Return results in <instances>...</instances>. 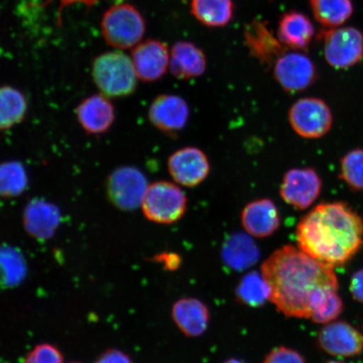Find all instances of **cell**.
I'll return each mask as SVG.
<instances>
[{
  "label": "cell",
  "instance_id": "1",
  "mask_svg": "<svg viewBox=\"0 0 363 363\" xmlns=\"http://www.w3.org/2000/svg\"><path fill=\"white\" fill-rule=\"evenodd\" d=\"M262 274L271 289L270 301L288 317L310 319L311 301L317 292L326 287L339 288L334 267L291 245L276 250L263 262Z\"/></svg>",
  "mask_w": 363,
  "mask_h": 363
},
{
  "label": "cell",
  "instance_id": "2",
  "mask_svg": "<svg viewBox=\"0 0 363 363\" xmlns=\"http://www.w3.org/2000/svg\"><path fill=\"white\" fill-rule=\"evenodd\" d=\"M296 240L314 259L342 266L363 247V220L346 203L318 204L298 222Z\"/></svg>",
  "mask_w": 363,
  "mask_h": 363
},
{
  "label": "cell",
  "instance_id": "3",
  "mask_svg": "<svg viewBox=\"0 0 363 363\" xmlns=\"http://www.w3.org/2000/svg\"><path fill=\"white\" fill-rule=\"evenodd\" d=\"M92 78L99 93L110 99L129 96L138 88V78L133 59L121 50L95 57Z\"/></svg>",
  "mask_w": 363,
  "mask_h": 363
},
{
  "label": "cell",
  "instance_id": "4",
  "mask_svg": "<svg viewBox=\"0 0 363 363\" xmlns=\"http://www.w3.org/2000/svg\"><path fill=\"white\" fill-rule=\"evenodd\" d=\"M101 30L106 42L122 51L134 48L140 43L146 33V22L131 4H121L104 13Z\"/></svg>",
  "mask_w": 363,
  "mask_h": 363
},
{
  "label": "cell",
  "instance_id": "5",
  "mask_svg": "<svg viewBox=\"0 0 363 363\" xmlns=\"http://www.w3.org/2000/svg\"><path fill=\"white\" fill-rule=\"evenodd\" d=\"M187 206V197L178 185L167 181H157L148 186L140 207L148 220L170 225L182 219Z\"/></svg>",
  "mask_w": 363,
  "mask_h": 363
},
{
  "label": "cell",
  "instance_id": "6",
  "mask_svg": "<svg viewBox=\"0 0 363 363\" xmlns=\"http://www.w3.org/2000/svg\"><path fill=\"white\" fill-rule=\"evenodd\" d=\"M324 56L337 70L348 69L363 60V35L354 27L345 26L322 31Z\"/></svg>",
  "mask_w": 363,
  "mask_h": 363
},
{
  "label": "cell",
  "instance_id": "7",
  "mask_svg": "<svg viewBox=\"0 0 363 363\" xmlns=\"http://www.w3.org/2000/svg\"><path fill=\"white\" fill-rule=\"evenodd\" d=\"M289 121L294 133L306 139H319L329 133L333 115L323 99L306 97L298 99L289 111Z\"/></svg>",
  "mask_w": 363,
  "mask_h": 363
},
{
  "label": "cell",
  "instance_id": "8",
  "mask_svg": "<svg viewBox=\"0 0 363 363\" xmlns=\"http://www.w3.org/2000/svg\"><path fill=\"white\" fill-rule=\"evenodd\" d=\"M148 182L142 171L133 166H122L108 175L106 194L113 206L133 211L142 206Z\"/></svg>",
  "mask_w": 363,
  "mask_h": 363
},
{
  "label": "cell",
  "instance_id": "9",
  "mask_svg": "<svg viewBox=\"0 0 363 363\" xmlns=\"http://www.w3.org/2000/svg\"><path fill=\"white\" fill-rule=\"evenodd\" d=\"M274 77L285 92L301 93L315 83L316 67L303 52L287 50L274 62Z\"/></svg>",
  "mask_w": 363,
  "mask_h": 363
},
{
  "label": "cell",
  "instance_id": "10",
  "mask_svg": "<svg viewBox=\"0 0 363 363\" xmlns=\"http://www.w3.org/2000/svg\"><path fill=\"white\" fill-rule=\"evenodd\" d=\"M322 180L311 167L293 169L286 172L279 194L286 203L295 210L303 211L311 207L319 198Z\"/></svg>",
  "mask_w": 363,
  "mask_h": 363
},
{
  "label": "cell",
  "instance_id": "11",
  "mask_svg": "<svg viewBox=\"0 0 363 363\" xmlns=\"http://www.w3.org/2000/svg\"><path fill=\"white\" fill-rule=\"evenodd\" d=\"M148 118L161 133L175 138L188 124L189 104L179 95H158L149 107Z\"/></svg>",
  "mask_w": 363,
  "mask_h": 363
},
{
  "label": "cell",
  "instance_id": "12",
  "mask_svg": "<svg viewBox=\"0 0 363 363\" xmlns=\"http://www.w3.org/2000/svg\"><path fill=\"white\" fill-rule=\"evenodd\" d=\"M167 169L177 184L193 188L207 179L211 164L202 150L187 147L172 154L167 161Z\"/></svg>",
  "mask_w": 363,
  "mask_h": 363
},
{
  "label": "cell",
  "instance_id": "13",
  "mask_svg": "<svg viewBox=\"0 0 363 363\" xmlns=\"http://www.w3.org/2000/svg\"><path fill=\"white\" fill-rule=\"evenodd\" d=\"M130 57L138 79L144 83L161 79L169 67L167 45L157 40L149 39L136 45Z\"/></svg>",
  "mask_w": 363,
  "mask_h": 363
},
{
  "label": "cell",
  "instance_id": "14",
  "mask_svg": "<svg viewBox=\"0 0 363 363\" xmlns=\"http://www.w3.org/2000/svg\"><path fill=\"white\" fill-rule=\"evenodd\" d=\"M318 343L330 355L352 357L362 352L363 335L347 322H330L320 331Z\"/></svg>",
  "mask_w": 363,
  "mask_h": 363
},
{
  "label": "cell",
  "instance_id": "15",
  "mask_svg": "<svg viewBox=\"0 0 363 363\" xmlns=\"http://www.w3.org/2000/svg\"><path fill=\"white\" fill-rule=\"evenodd\" d=\"M77 121L84 133L91 135L106 134L116 121V108L110 98L102 94L90 95L75 111Z\"/></svg>",
  "mask_w": 363,
  "mask_h": 363
},
{
  "label": "cell",
  "instance_id": "16",
  "mask_svg": "<svg viewBox=\"0 0 363 363\" xmlns=\"http://www.w3.org/2000/svg\"><path fill=\"white\" fill-rule=\"evenodd\" d=\"M22 220L30 237L40 240H48L55 235L60 226V208L45 199H35L26 204Z\"/></svg>",
  "mask_w": 363,
  "mask_h": 363
},
{
  "label": "cell",
  "instance_id": "17",
  "mask_svg": "<svg viewBox=\"0 0 363 363\" xmlns=\"http://www.w3.org/2000/svg\"><path fill=\"white\" fill-rule=\"evenodd\" d=\"M240 219L247 233L256 238L271 237L281 225L279 208L270 199H256L247 203Z\"/></svg>",
  "mask_w": 363,
  "mask_h": 363
},
{
  "label": "cell",
  "instance_id": "18",
  "mask_svg": "<svg viewBox=\"0 0 363 363\" xmlns=\"http://www.w3.org/2000/svg\"><path fill=\"white\" fill-rule=\"evenodd\" d=\"M244 36L250 54L263 67L274 66L277 59L288 50L260 21H254L247 26Z\"/></svg>",
  "mask_w": 363,
  "mask_h": 363
},
{
  "label": "cell",
  "instance_id": "19",
  "mask_svg": "<svg viewBox=\"0 0 363 363\" xmlns=\"http://www.w3.org/2000/svg\"><path fill=\"white\" fill-rule=\"evenodd\" d=\"M172 318L187 337H201L210 323V311L206 303L195 298H184L174 303Z\"/></svg>",
  "mask_w": 363,
  "mask_h": 363
},
{
  "label": "cell",
  "instance_id": "20",
  "mask_svg": "<svg viewBox=\"0 0 363 363\" xmlns=\"http://www.w3.org/2000/svg\"><path fill=\"white\" fill-rule=\"evenodd\" d=\"M206 57L203 50L192 43H176L172 48L169 68L172 76L182 80L198 78L206 69Z\"/></svg>",
  "mask_w": 363,
  "mask_h": 363
},
{
  "label": "cell",
  "instance_id": "21",
  "mask_svg": "<svg viewBox=\"0 0 363 363\" xmlns=\"http://www.w3.org/2000/svg\"><path fill=\"white\" fill-rule=\"evenodd\" d=\"M315 27L308 16L298 11L284 13L279 23L277 35L285 48L306 51L315 35Z\"/></svg>",
  "mask_w": 363,
  "mask_h": 363
},
{
  "label": "cell",
  "instance_id": "22",
  "mask_svg": "<svg viewBox=\"0 0 363 363\" xmlns=\"http://www.w3.org/2000/svg\"><path fill=\"white\" fill-rule=\"evenodd\" d=\"M222 260L235 271H243L252 267L259 259L260 252L257 244L247 234L230 235L222 246Z\"/></svg>",
  "mask_w": 363,
  "mask_h": 363
},
{
  "label": "cell",
  "instance_id": "23",
  "mask_svg": "<svg viewBox=\"0 0 363 363\" xmlns=\"http://www.w3.org/2000/svg\"><path fill=\"white\" fill-rule=\"evenodd\" d=\"M29 102L23 91L13 86L0 85V131L13 128L25 121Z\"/></svg>",
  "mask_w": 363,
  "mask_h": 363
},
{
  "label": "cell",
  "instance_id": "24",
  "mask_svg": "<svg viewBox=\"0 0 363 363\" xmlns=\"http://www.w3.org/2000/svg\"><path fill=\"white\" fill-rule=\"evenodd\" d=\"M191 13L195 19L208 27L225 26L233 20V0H192Z\"/></svg>",
  "mask_w": 363,
  "mask_h": 363
},
{
  "label": "cell",
  "instance_id": "25",
  "mask_svg": "<svg viewBox=\"0 0 363 363\" xmlns=\"http://www.w3.org/2000/svg\"><path fill=\"white\" fill-rule=\"evenodd\" d=\"M310 4L315 19L326 29L342 26L353 13L352 0H311Z\"/></svg>",
  "mask_w": 363,
  "mask_h": 363
},
{
  "label": "cell",
  "instance_id": "26",
  "mask_svg": "<svg viewBox=\"0 0 363 363\" xmlns=\"http://www.w3.org/2000/svg\"><path fill=\"white\" fill-rule=\"evenodd\" d=\"M26 275V261L20 250L8 245L0 247V289L17 287Z\"/></svg>",
  "mask_w": 363,
  "mask_h": 363
},
{
  "label": "cell",
  "instance_id": "27",
  "mask_svg": "<svg viewBox=\"0 0 363 363\" xmlns=\"http://www.w3.org/2000/svg\"><path fill=\"white\" fill-rule=\"evenodd\" d=\"M235 296L242 305L258 308L264 306L269 301L271 289L262 274L257 272H251L240 281L235 289Z\"/></svg>",
  "mask_w": 363,
  "mask_h": 363
},
{
  "label": "cell",
  "instance_id": "28",
  "mask_svg": "<svg viewBox=\"0 0 363 363\" xmlns=\"http://www.w3.org/2000/svg\"><path fill=\"white\" fill-rule=\"evenodd\" d=\"M338 289L326 287L318 291L311 305L310 319L312 321L328 324L340 315L343 311V302L339 296Z\"/></svg>",
  "mask_w": 363,
  "mask_h": 363
},
{
  "label": "cell",
  "instance_id": "29",
  "mask_svg": "<svg viewBox=\"0 0 363 363\" xmlns=\"http://www.w3.org/2000/svg\"><path fill=\"white\" fill-rule=\"evenodd\" d=\"M29 184V177L21 162L7 161L0 163V197L13 199L21 196Z\"/></svg>",
  "mask_w": 363,
  "mask_h": 363
},
{
  "label": "cell",
  "instance_id": "30",
  "mask_svg": "<svg viewBox=\"0 0 363 363\" xmlns=\"http://www.w3.org/2000/svg\"><path fill=\"white\" fill-rule=\"evenodd\" d=\"M339 177L353 191L363 193V148L353 149L340 159Z\"/></svg>",
  "mask_w": 363,
  "mask_h": 363
},
{
  "label": "cell",
  "instance_id": "31",
  "mask_svg": "<svg viewBox=\"0 0 363 363\" xmlns=\"http://www.w3.org/2000/svg\"><path fill=\"white\" fill-rule=\"evenodd\" d=\"M65 357L59 349L49 343L35 346L26 357L24 363H63Z\"/></svg>",
  "mask_w": 363,
  "mask_h": 363
},
{
  "label": "cell",
  "instance_id": "32",
  "mask_svg": "<svg viewBox=\"0 0 363 363\" xmlns=\"http://www.w3.org/2000/svg\"><path fill=\"white\" fill-rule=\"evenodd\" d=\"M263 363H306L305 358L294 349L279 347L267 354Z\"/></svg>",
  "mask_w": 363,
  "mask_h": 363
},
{
  "label": "cell",
  "instance_id": "33",
  "mask_svg": "<svg viewBox=\"0 0 363 363\" xmlns=\"http://www.w3.org/2000/svg\"><path fill=\"white\" fill-rule=\"evenodd\" d=\"M94 363H134L130 357L118 349H108Z\"/></svg>",
  "mask_w": 363,
  "mask_h": 363
},
{
  "label": "cell",
  "instance_id": "34",
  "mask_svg": "<svg viewBox=\"0 0 363 363\" xmlns=\"http://www.w3.org/2000/svg\"><path fill=\"white\" fill-rule=\"evenodd\" d=\"M350 292L357 301L363 303V269L356 272L352 275Z\"/></svg>",
  "mask_w": 363,
  "mask_h": 363
},
{
  "label": "cell",
  "instance_id": "35",
  "mask_svg": "<svg viewBox=\"0 0 363 363\" xmlns=\"http://www.w3.org/2000/svg\"><path fill=\"white\" fill-rule=\"evenodd\" d=\"M157 260L163 262L166 269L169 270L178 269L180 264V257L175 254H161V255L157 256Z\"/></svg>",
  "mask_w": 363,
  "mask_h": 363
},
{
  "label": "cell",
  "instance_id": "36",
  "mask_svg": "<svg viewBox=\"0 0 363 363\" xmlns=\"http://www.w3.org/2000/svg\"><path fill=\"white\" fill-rule=\"evenodd\" d=\"M223 363H245L242 361L237 359V358H230V359L226 360Z\"/></svg>",
  "mask_w": 363,
  "mask_h": 363
},
{
  "label": "cell",
  "instance_id": "37",
  "mask_svg": "<svg viewBox=\"0 0 363 363\" xmlns=\"http://www.w3.org/2000/svg\"><path fill=\"white\" fill-rule=\"evenodd\" d=\"M326 363H342V362H335V361H330V362H326Z\"/></svg>",
  "mask_w": 363,
  "mask_h": 363
},
{
  "label": "cell",
  "instance_id": "38",
  "mask_svg": "<svg viewBox=\"0 0 363 363\" xmlns=\"http://www.w3.org/2000/svg\"><path fill=\"white\" fill-rule=\"evenodd\" d=\"M68 363H80V362H68Z\"/></svg>",
  "mask_w": 363,
  "mask_h": 363
}]
</instances>
